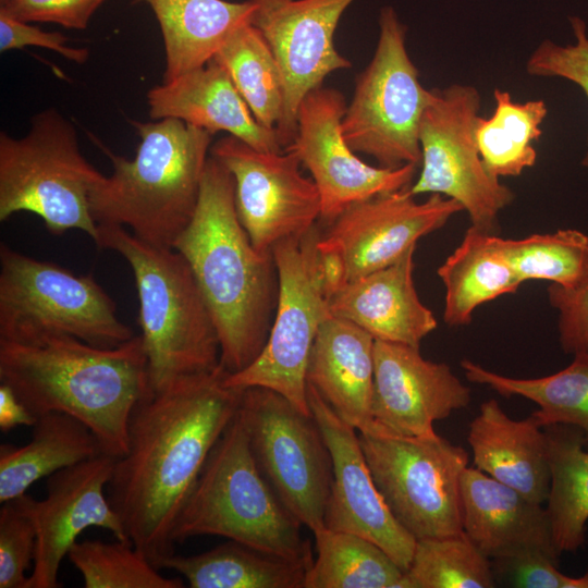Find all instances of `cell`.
<instances>
[{
	"label": "cell",
	"mask_w": 588,
	"mask_h": 588,
	"mask_svg": "<svg viewBox=\"0 0 588 588\" xmlns=\"http://www.w3.org/2000/svg\"><path fill=\"white\" fill-rule=\"evenodd\" d=\"M220 364L152 392L134 408L128 450L107 488L134 547L158 568L174 553L173 529L212 449L235 417L242 389Z\"/></svg>",
	"instance_id": "1"
},
{
	"label": "cell",
	"mask_w": 588,
	"mask_h": 588,
	"mask_svg": "<svg viewBox=\"0 0 588 588\" xmlns=\"http://www.w3.org/2000/svg\"><path fill=\"white\" fill-rule=\"evenodd\" d=\"M0 383L37 418L62 413L78 419L115 458L128 450L135 406L152 393L140 335L114 347L58 334L0 339Z\"/></svg>",
	"instance_id": "2"
},
{
	"label": "cell",
	"mask_w": 588,
	"mask_h": 588,
	"mask_svg": "<svg viewBox=\"0 0 588 588\" xmlns=\"http://www.w3.org/2000/svg\"><path fill=\"white\" fill-rule=\"evenodd\" d=\"M188 262L209 309L229 372L247 367L265 347L278 301L272 255L259 254L241 224L234 179L209 156L195 212L173 244Z\"/></svg>",
	"instance_id": "3"
},
{
	"label": "cell",
	"mask_w": 588,
	"mask_h": 588,
	"mask_svg": "<svg viewBox=\"0 0 588 588\" xmlns=\"http://www.w3.org/2000/svg\"><path fill=\"white\" fill-rule=\"evenodd\" d=\"M132 124L140 137L133 159L95 139L113 172L91 191V215L97 224L122 225L146 242L173 247L195 212L212 135L174 118Z\"/></svg>",
	"instance_id": "4"
},
{
	"label": "cell",
	"mask_w": 588,
	"mask_h": 588,
	"mask_svg": "<svg viewBox=\"0 0 588 588\" xmlns=\"http://www.w3.org/2000/svg\"><path fill=\"white\" fill-rule=\"evenodd\" d=\"M98 232L96 244L120 254L132 269L151 391L216 369L217 329L184 256L122 225L98 224Z\"/></svg>",
	"instance_id": "5"
},
{
	"label": "cell",
	"mask_w": 588,
	"mask_h": 588,
	"mask_svg": "<svg viewBox=\"0 0 588 588\" xmlns=\"http://www.w3.org/2000/svg\"><path fill=\"white\" fill-rule=\"evenodd\" d=\"M261 473L237 411L176 519L174 543L212 535L310 566L309 541Z\"/></svg>",
	"instance_id": "6"
},
{
	"label": "cell",
	"mask_w": 588,
	"mask_h": 588,
	"mask_svg": "<svg viewBox=\"0 0 588 588\" xmlns=\"http://www.w3.org/2000/svg\"><path fill=\"white\" fill-rule=\"evenodd\" d=\"M102 177L81 152L75 126L57 109L34 115L21 138L0 134V221L30 212L52 234L79 230L96 243L90 194Z\"/></svg>",
	"instance_id": "7"
},
{
	"label": "cell",
	"mask_w": 588,
	"mask_h": 588,
	"mask_svg": "<svg viewBox=\"0 0 588 588\" xmlns=\"http://www.w3.org/2000/svg\"><path fill=\"white\" fill-rule=\"evenodd\" d=\"M70 335L99 347L132 338L115 304L91 275L0 246V339Z\"/></svg>",
	"instance_id": "8"
},
{
	"label": "cell",
	"mask_w": 588,
	"mask_h": 588,
	"mask_svg": "<svg viewBox=\"0 0 588 588\" xmlns=\"http://www.w3.org/2000/svg\"><path fill=\"white\" fill-rule=\"evenodd\" d=\"M430 89L406 49V26L385 5L379 14L376 51L356 77L341 130L355 152L372 157L380 167L397 169L421 163L419 125Z\"/></svg>",
	"instance_id": "9"
},
{
	"label": "cell",
	"mask_w": 588,
	"mask_h": 588,
	"mask_svg": "<svg viewBox=\"0 0 588 588\" xmlns=\"http://www.w3.org/2000/svg\"><path fill=\"white\" fill-rule=\"evenodd\" d=\"M321 235L315 224L274 245L279 289L267 343L247 367L225 377L232 388L275 391L306 415H311L306 381L309 354L321 322L330 315L318 258Z\"/></svg>",
	"instance_id": "10"
},
{
	"label": "cell",
	"mask_w": 588,
	"mask_h": 588,
	"mask_svg": "<svg viewBox=\"0 0 588 588\" xmlns=\"http://www.w3.org/2000/svg\"><path fill=\"white\" fill-rule=\"evenodd\" d=\"M373 481L400 525L415 539L463 532L461 479L468 452L438 433H359Z\"/></svg>",
	"instance_id": "11"
},
{
	"label": "cell",
	"mask_w": 588,
	"mask_h": 588,
	"mask_svg": "<svg viewBox=\"0 0 588 588\" xmlns=\"http://www.w3.org/2000/svg\"><path fill=\"white\" fill-rule=\"evenodd\" d=\"M480 105V93L471 85L430 89L419 125L421 170L409 191L414 196L440 194L455 199L471 226L495 233L499 215L515 194L482 163L475 138Z\"/></svg>",
	"instance_id": "12"
},
{
	"label": "cell",
	"mask_w": 588,
	"mask_h": 588,
	"mask_svg": "<svg viewBox=\"0 0 588 588\" xmlns=\"http://www.w3.org/2000/svg\"><path fill=\"white\" fill-rule=\"evenodd\" d=\"M238 412L256 462L278 498L313 532L324 528L333 468L314 416L260 387L243 390Z\"/></svg>",
	"instance_id": "13"
},
{
	"label": "cell",
	"mask_w": 588,
	"mask_h": 588,
	"mask_svg": "<svg viewBox=\"0 0 588 588\" xmlns=\"http://www.w3.org/2000/svg\"><path fill=\"white\" fill-rule=\"evenodd\" d=\"M210 156L232 174L238 220L259 254L272 255L275 244L320 220V194L295 152L261 151L226 135L211 146Z\"/></svg>",
	"instance_id": "14"
},
{
	"label": "cell",
	"mask_w": 588,
	"mask_h": 588,
	"mask_svg": "<svg viewBox=\"0 0 588 588\" xmlns=\"http://www.w3.org/2000/svg\"><path fill=\"white\" fill-rule=\"evenodd\" d=\"M346 106L335 88L309 91L298 108L293 142L285 148L309 170L320 194V220L327 225L355 203L409 187L418 168L409 163L389 169L360 160L342 134Z\"/></svg>",
	"instance_id": "15"
},
{
	"label": "cell",
	"mask_w": 588,
	"mask_h": 588,
	"mask_svg": "<svg viewBox=\"0 0 588 588\" xmlns=\"http://www.w3.org/2000/svg\"><path fill=\"white\" fill-rule=\"evenodd\" d=\"M250 17L270 46L283 88V117L275 132L285 149L296 133L299 105L332 72L351 68L338 52L334 32L354 0H249Z\"/></svg>",
	"instance_id": "16"
},
{
	"label": "cell",
	"mask_w": 588,
	"mask_h": 588,
	"mask_svg": "<svg viewBox=\"0 0 588 588\" xmlns=\"http://www.w3.org/2000/svg\"><path fill=\"white\" fill-rule=\"evenodd\" d=\"M308 406L332 458L333 479L324 527L362 536L385 551L406 572L416 540L400 525L378 490L366 462L359 433L307 383Z\"/></svg>",
	"instance_id": "17"
},
{
	"label": "cell",
	"mask_w": 588,
	"mask_h": 588,
	"mask_svg": "<svg viewBox=\"0 0 588 588\" xmlns=\"http://www.w3.org/2000/svg\"><path fill=\"white\" fill-rule=\"evenodd\" d=\"M409 187L351 205L322 233L321 241L343 257L348 282L396 262L421 237L464 211L440 194L418 203Z\"/></svg>",
	"instance_id": "18"
},
{
	"label": "cell",
	"mask_w": 588,
	"mask_h": 588,
	"mask_svg": "<svg viewBox=\"0 0 588 588\" xmlns=\"http://www.w3.org/2000/svg\"><path fill=\"white\" fill-rule=\"evenodd\" d=\"M114 462L115 457L100 454L60 469L47 477L46 498H32L36 549L27 588L61 587V562L89 527L107 529L115 539L130 541L106 494Z\"/></svg>",
	"instance_id": "19"
},
{
	"label": "cell",
	"mask_w": 588,
	"mask_h": 588,
	"mask_svg": "<svg viewBox=\"0 0 588 588\" xmlns=\"http://www.w3.org/2000/svg\"><path fill=\"white\" fill-rule=\"evenodd\" d=\"M371 413L380 436L430 437L436 421L467 407L471 390L419 347L375 340Z\"/></svg>",
	"instance_id": "20"
},
{
	"label": "cell",
	"mask_w": 588,
	"mask_h": 588,
	"mask_svg": "<svg viewBox=\"0 0 588 588\" xmlns=\"http://www.w3.org/2000/svg\"><path fill=\"white\" fill-rule=\"evenodd\" d=\"M463 532L489 559L544 556L559 564L547 509L475 466L461 479Z\"/></svg>",
	"instance_id": "21"
},
{
	"label": "cell",
	"mask_w": 588,
	"mask_h": 588,
	"mask_svg": "<svg viewBox=\"0 0 588 588\" xmlns=\"http://www.w3.org/2000/svg\"><path fill=\"white\" fill-rule=\"evenodd\" d=\"M147 102L154 120L180 119L211 135L225 132L261 151L284 150L277 132L256 120L229 73L212 59L149 89Z\"/></svg>",
	"instance_id": "22"
},
{
	"label": "cell",
	"mask_w": 588,
	"mask_h": 588,
	"mask_svg": "<svg viewBox=\"0 0 588 588\" xmlns=\"http://www.w3.org/2000/svg\"><path fill=\"white\" fill-rule=\"evenodd\" d=\"M415 249L385 268L348 282L330 299V314L355 323L375 340L419 347L438 321L414 284Z\"/></svg>",
	"instance_id": "23"
},
{
	"label": "cell",
	"mask_w": 588,
	"mask_h": 588,
	"mask_svg": "<svg viewBox=\"0 0 588 588\" xmlns=\"http://www.w3.org/2000/svg\"><path fill=\"white\" fill-rule=\"evenodd\" d=\"M373 346L368 332L330 314L316 334L306 381L358 433L380 436L371 413Z\"/></svg>",
	"instance_id": "24"
},
{
	"label": "cell",
	"mask_w": 588,
	"mask_h": 588,
	"mask_svg": "<svg viewBox=\"0 0 588 588\" xmlns=\"http://www.w3.org/2000/svg\"><path fill=\"white\" fill-rule=\"evenodd\" d=\"M474 466L542 504L550 491L547 437L536 418H511L498 401L480 405L467 436Z\"/></svg>",
	"instance_id": "25"
},
{
	"label": "cell",
	"mask_w": 588,
	"mask_h": 588,
	"mask_svg": "<svg viewBox=\"0 0 588 588\" xmlns=\"http://www.w3.org/2000/svg\"><path fill=\"white\" fill-rule=\"evenodd\" d=\"M147 2L160 25L164 50L163 81L207 64L235 28L250 22L249 0H137Z\"/></svg>",
	"instance_id": "26"
},
{
	"label": "cell",
	"mask_w": 588,
	"mask_h": 588,
	"mask_svg": "<svg viewBox=\"0 0 588 588\" xmlns=\"http://www.w3.org/2000/svg\"><path fill=\"white\" fill-rule=\"evenodd\" d=\"M437 274L445 287L443 319L450 327L469 324L479 306L515 293L523 284L503 252L501 237L471 225Z\"/></svg>",
	"instance_id": "27"
},
{
	"label": "cell",
	"mask_w": 588,
	"mask_h": 588,
	"mask_svg": "<svg viewBox=\"0 0 588 588\" xmlns=\"http://www.w3.org/2000/svg\"><path fill=\"white\" fill-rule=\"evenodd\" d=\"M100 454L105 453L97 437L78 419L62 413L39 416L27 444L0 446V503L25 494L39 479Z\"/></svg>",
	"instance_id": "28"
},
{
	"label": "cell",
	"mask_w": 588,
	"mask_h": 588,
	"mask_svg": "<svg viewBox=\"0 0 588 588\" xmlns=\"http://www.w3.org/2000/svg\"><path fill=\"white\" fill-rule=\"evenodd\" d=\"M308 567L234 540L195 555L173 553L158 566L176 572L191 588H304Z\"/></svg>",
	"instance_id": "29"
},
{
	"label": "cell",
	"mask_w": 588,
	"mask_h": 588,
	"mask_svg": "<svg viewBox=\"0 0 588 588\" xmlns=\"http://www.w3.org/2000/svg\"><path fill=\"white\" fill-rule=\"evenodd\" d=\"M551 482L547 499L553 542L576 552L586 541L588 522V450L577 427H544Z\"/></svg>",
	"instance_id": "30"
},
{
	"label": "cell",
	"mask_w": 588,
	"mask_h": 588,
	"mask_svg": "<svg viewBox=\"0 0 588 588\" xmlns=\"http://www.w3.org/2000/svg\"><path fill=\"white\" fill-rule=\"evenodd\" d=\"M461 367L466 379L485 384L502 396H522L538 405L531 415L544 428L552 425L577 427L588 448V352L574 354L564 369L539 378H513L491 371L469 359Z\"/></svg>",
	"instance_id": "31"
},
{
	"label": "cell",
	"mask_w": 588,
	"mask_h": 588,
	"mask_svg": "<svg viewBox=\"0 0 588 588\" xmlns=\"http://www.w3.org/2000/svg\"><path fill=\"white\" fill-rule=\"evenodd\" d=\"M314 536L317 556L304 588H404L405 572L372 541L326 527Z\"/></svg>",
	"instance_id": "32"
},
{
	"label": "cell",
	"mask_w": 588,
	"mask_h": 588,
	"mask_svg": "<svg viewBox=\"0 0 588 588\" xmlns=\"http://www.w3.org/2000/svg\"><path fill=\"white\" fill-rule=\"evenodd\" d=\"M493 113L476 120L479 155L492 176H518L537 161L532 143L542 135L548 108L542 99L515 102L509 91L500 88L493 90Z\"/></svg>",
	"instance_id": "33"
},
{
	"label": "cell",
	"mask_w": 588,
	"mask_h": 588,
	"mask_svg": "<svg viewBox=\"0 0 588 588\" xmlns=\"http://www.w3.org/2000/svg\"><path fill=\"white\" fill-rule=\"evenodd\" d=\"M212 60L229 73L256 120L275 131L283 117L284 88L279 65L262 34L250 22L240 25Z\"/></svg>",
	"instance_id": "34"
},
{
	"label": "cell",
	"mask_w": 588,
	"mask_h": 588,
	"mask_svg": "<svg viewBox=\"0 0 588 588\" xmlns=\"http://www.w3.org/2000/svg\"><path fill=\"white\" fill-rule=\"evenodd\" d=\"M503 252L518 280H543L563 287L588 282V235L575 229L502 238Z\"/></svg>",
	"instance_id": "35"
},
{
	"label": "cell",
	"mask_w": 588,
	"mask_h": 588,
	"mask_svg": "<svg viewBox=\"0 0 588 588\" xmlns=\"http://www.w3.org/2000/svg\"><path fill=\"white\" fill-rule=\"evenodd\" d=\"M404 588H492L490 559L464 534L416 540Z\"/></svg>",
	"instance_id": "36"
},
{
	"label": "cell",
	"mask_w": 588,
	"mask_h": 588,
	"mask_svg": "<svg viewBox=\"0 0 588 588\" xmlns=\"http://www.w3.org/2000/svg\"><path fill=\"white\" fill-rule=\"evenodd\" d=\"M85 588H182L183 579L166 577L130 541H76L68 553Z\"/></svg>",
	"instance_id": "37"
},
{
	"label": "cell",
	"mask_w": 588,
	"mask_h": 588,
	"mask_svg": "<svg viewBox=\"0 0 588 588\" xmlns=\"http://www.w3.org/2000/svg\"><path fill=\"white\" fill-rule=\"evenodd\" d=\"M27 493L0 509V588H27L26 571L34 563L36 530Z\"/></svg>",
	"instance_id": "38"
},
{
	"label": "cell",
	"mask_w": 588,
	"mask_h": 588,
	"mask_svg": "<svg viewBox=\"0 0 588 588\" xmlns=\"http://www.w3.org/2000/svg\"><path fill=\"white\" fill-rule=\"evenodd\" d=\"M569 23L575 42L560 45L550 39L542 40L526 61V72L530 76L560 77L577 85L588 99V34L586 23L578 16H571ZM581 166L588 170L587 150Z\"/></svg>",
	"instance_id": "39"
},
{
	"label": "cell",
	"mask_w": 588,
	"mask_h": 588,
	"mask_svg": "<svg viewBox=\"0 0 588 588\" xmlns=\"http://www.w3.org/2000/svg\"><path fill=\"white\" fill-rule=\"evenodd\" d=\"M549 304L558 310V331L561 348L566 354L588 352V282L578 287L550 283Z\"/></svg>",
	"instance_id": "40"
},
{
	"label": "cell",
	"mask_w": 588,
	"mask_h": 588,
	"mask_svg": "<svg viewBox=\"0 0 588 588\" xmlns=\"http://www.w3.org/2000/svg\"><path fill=\"white\" fill-rule=\"evenodd\" d=\"M106 0H9L0 10L22 22H48L85 29Z\"/></svg>",
	"instance_id": "41"
},
{
	"label": "cell",
	"mask_w": 588,
	"mask_h": 588,
	"mask_svg": "<svg viewBox=\"0 0 588 588\" xmlns=\"http://www.w3.org/2000/svg\"><path fill=\"white\" fill-rule=\"evenodd\" d=\"M506 583L519 588H588V572L572 577L559 571L556 563L540 555L495 560Z\"/></svg>",
	"instance_id": "42"
},
{
	"label": "cell",
	"mask_w": 588,
	"mask_h": 588,
	"mask_svg": "<svg viewBox=\"0 0 588 588\" xmlns=\"http://www.w3.org/2000/svg\"><path fill=\"white\" fill-rule=\"evenodd\" d=\"M68 37L59 32H45L36 26L11 17L0 10V51L23 49L26 46L42 47L58 52L63 58L83 64L89 57L86 48L66 45Z\"/></svg>",
	"instance_id": "43"
},
{
	"label": "cell",
	"mask_w": 588,
	"mask_h": 588,
	"mask_svg": "<svg viewBox=\"0 0 588 588\" xmlns=\"http://www.w3.org/2000/svg\"><path fill=\"white\" fill-rule=\"evenodd\" d=\"M37 421L15 393L0 383V429L4 432L19 426L33 427Z\"/></svg>",
	"instance_id": "44"
},
{
	"label": "cell",
	"mask_w": 588,
	"mask_h": 588,
	"mask_svg": "<svg viewBox=\"0 0 588 588\" xmlns=\"http://www.w3.org/2000/svg\"><path fill=\"white\" fill-rule=\"evenodd\" d=\"M9 2V0H0L1 5H4Z\"/></svg>",
	"instance_id": "45"
}]
</instances>
